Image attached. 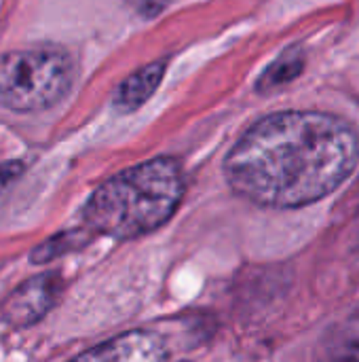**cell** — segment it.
I'll use <instances>...</instances> for the list:
<instances>
[{"label": "cell", "mask_w": 359, "mask_h": 362, "mask_svg": "<svg viewBox=\"0 0 359 362\" xmlns=\"http://www.w3.org/2000/svg\"><path fill=\"white\" fill-rule=\"evenodd\" d=\"M358 165L353 123L320 110H281L248 127L222 170L241 199L260 208L296 210L332 195Z\"/></svg>", "instance_id": "6da1fadb"}, {"label": "cell", "mask_w": 359, "mask_h": 362, "mask_svg": "<svg viewBox=\"0 0 359 362\" xmlns=\"http://www.w3.org/2000/svg\"><path fill=\"white\" fill-rule=\"evenodd\" d=\"M186 182L171 157H154L104 180L83 206L91 235L129 242L154 233L178 212Z\"/></svg>", "instance_id": "7a4b0ae2"}, {"label": "cell", "mask_w": 359, "mask_h": 362, "mask_svg": "<svg viewBox=\"0 0 359 362\" xmlns=\"http://www.w3.org/2000/svg\"><path fill=\"white\" fill-rule=\"evenodd\" d=\"M76 62L61 47L17 49L0 55V108L42 112L74 87Z\"/></svg>", "instance_id": "3957f363"}, {"label": "cell", "mask_w": 359, "mask_h": 362, "mask_svg": "<svg viewBox=\"0 0 359 362\" xmlns=\"http://www.w3.org/2000/svg\"><path fill=\"white\" fill-rule=\"evenodd\" d=\"M63 280L57 272L38 274L21 282L0 305V318L11 329H30L38 325L59 303Z\"/></svg>", "instance_id": "277c9868"}, {"label": "cell", "mask_w": 359, "mask_h": 362, "mask_svg": "<svg viewBox=\"0 0 359 362\" xmlns=\"http://www.w3.org/2000/svg\"><path fill=\"white\" fill-rule=\"evenodd\" d=\"M68 362H169V348L161 333L131 329L80 352Z\"/></svg>", "instance_id": "5b68a950"}, {"label": "cell", "mask_w": 359, "mask_h": 362, "mask_svg": "<svg viewBox=\"0 0 359 362\" xmlns=\"http://www.w3.org/2000/svg\"><path fill=\"white\" fill-rule=\"evenodd\" d=\"M167 70V59L146 64L144 68L129 74L112 93V108L121 115H131L142 108L159 89Z\"/></svg>", "instance_id": "8992f818"}, {"label": "cell", "mask_w": 359, "mask_h": 362, "mask_svg": "<svg viewBox=\"0 0 359 362\" xmlns=\"http://www.w3.org/2000/svg\"><path fill=\"white\" fill-rule=\"evenodd\" d=\"M320 362H359V310L330 327L320 346Z\"/></svg>", "instance_id": "52a82bcc"}, {"label": "cell", "mask_w": 359, "mask_h": 362, "mask_svg": "<svg viewBox=\"0 0 359 362\" xmlns=\"http://www.w3.org/2000/svg\"><path fill=\"white\" fill-rule=\"evenodd\" d=\"M305 55L300 49H290L286 53H281L273 64H269L262 74L258 76L256 81V89L260 93H271V91H277L279 87L296 81L303 72H305Z\"/></svg>", "instance_id": "ba28073f"}, {"label": "cell", "mask_w": 359, "mask_h": 362, "mask_svg": "<svg viewBox=\"0 0 359 362\" xmlns=\"http://www.w3.org/2000/svg\"><path fill=\"white\" fill-rule=\"evenodd\" d=\"M89 235H91V233H89L87 229H72V231L57 233V235L49 238L47 242H40V244L32 250L30 259H32V263H36V265L51 263L53 259H57V257H61V255L74 250V248H78L83 242L89 240Z\"/></svg>", "instance_id": "9c48e42d"}, {"label": "cell", "mask_w": 359, "mask_h": 362, "mask_svg": "<svg viewBox=\"0 0 359 362\" xmlns=\"http://www.w3.org/2000/svg\"><path fill=\"white\" fill-rule=\"evenodd\" d=\"M25 172V161L21 159H11V161H2L0 163V195L13 185L17 182Z\"/></svg>", "instance_id": "30bf717a"}, {"label": "cell", "mask_w": 359, "mask_h": 362, "mask_svg": "<svg viewBox=\"0 0 359 362\" xmlns=\"http://www.w3.org/2000/svg\"><path fill=\"white\" fill-rule=\"evenodd\" d=\"M171 0H127V4L142 17L150 19V17H157L159 13H163L167 8Z\"/></svg>", "instance_id": "8fae6325"}, {"label": "cell", "mask_w": 359, "mask_h": 362, "mask_svg": "<svg viewBox=\"0 0 359 362\" xmlns=\"http://www.w3.org/2000/svg\"><path fill=\"white\" fill-rule=\"evenodd\" d=\"M184 362H186V361H184Z\"/></svg>", "instance_id": "7c38bea8"}]
</instances>
